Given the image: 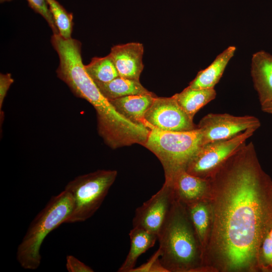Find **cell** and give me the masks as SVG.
Instances as JSON below:
<instances>
[{
  "mask_svg": "<svg viewBox=\"0 0 272 272\" xmlns=\"http://www.w3.org/2000/svg\"><path fill=\"white\" fill-rule=\"evenodd\" d=\"M160 252L158 249L147 262L135 267L131 272H167L160 261Z\"/></svg>",
  "mask_w": 272,
  "mask_h": 272,
  "instance_id": "cell-22",
  "label": "cell"
},
{
  "mask_svg": "<svg viewBox=\"0 0 272 272\" xmlns=\"http://www.w3.org/2000/svg\"><path fill=\"white\" fill-rule=\"evenodd\" d=\"M14 80L10 73L1 74L0 75V111L2 114V108L5 98L11 85Z\"/></svg>",
  "mask_w": 272,
  "mask_h": 272,
  "instance_id": "cell-24",
  "label": "cell"
},
{
  "mask_svg": "<svg viewBox=\"0 0 272 272\" xmlns=\"http://www.w3.org/2000/svg\"><path fill=\"white\" fill-rule=\"evenodd\" d=\"M174 199L171 186L164 182L157 192L135 210L133 227L143 228L158 235Z\"/></svg>",
  "mask_w": 272,
  "mask_h": 272,
  "instance_id": "cell-9",
  "label": "cell"
},
{
  "mask_svg": "<svg viewBox=\"0 0 272 272\" xmlns=\"http://www.w3.org/2000/svg\"><path fill=\"white\" fill-rule=\"evenodd\" d=\"M167 183L171 186L175 197L185 204L205 198L209 186L208 179L192 175L185 170Z\"/></svg>",
  "mask_w": 272,
  "mask_h": 272,
  "instance_id": "cell-12",
  "label": "cell"
},
{
  "mask_svg": "<svg viewBox=\"0 0 272 272\" xmlns=\"http://www.w3.org/2000/svg\"><path fill=\"white\" fill-rule=\"evenodd\" d=\"M66 268L69 272H93V269L75 256L68 255L66 257Z\"/></svg>",
  "mask_w": 272,
  "mask_h": 272,
  "instance_id": "cell-23",
  "label": "cell"
},
{
  "mask_svg": "<svg viewBox=\"0 0 272 272\" xmlns=\"http://www.w3.org/2000/svg\"><path fill=\"white\" fill-rule=\"evenodd\" d=\"M145 125L167 131H186L197 125L180 107L173 97H156L145 115Z\"/></svg>",
  "mask_w": 272,
  "mask_h": 272,
  "instance_id": "cell-7",
  "label": "cell"
},
{
  "mask_svg": "<svg viewBox=\"0 0 272 272\" xmlns=\"http://www.w3.org/2000/svg\"><path fill=\"white\" fill-rule=\"evenodd\" d=\"M261 108L263 112L272 114V102L261 105Z\"/></svg>",
  "mask_w": 272,
  "mask_h": 272,
  "instance_id": "cell-25",
  "label": "cell"
},
{
  "mask_svg": "<svg viewBox=\"0 0 272 272\" xmlns=\"http://www.w3.org/2000/svg\"><path fill=\"white\" fill-rule=\"evenodd\" d=\"M12 0H0V2L1 3H5V2H10Z\"/></svg>",
  "mask_w": 272,
  "mask_h": 272,
  "instance_id": "cell-26",
  "label": "cell"
},
{
  "mask_svg": "<svg viewBox=\"0 0 272 272\" xmlns=\"http://www.w3.org/2000/svg\"><path fill=\"white\" fill-rule=\"evenodd\" d=\"M116 170H98L76 177L65 185L74 200L72 212L65 223L84 222L99 209L115 180Z\"/></svg>",
  "mask_w": 272,
  "mask_h": 272,
  "instance_id": "cell-5",
  "label": "cell"
},
{
  "mask_svg": "<svg viewBox=\"0 0 272 272\" xmlns=\"http://www.w3.org/2000/svg\"><path fill=\"white\" fill-rule=\"evenodd\" d=\"M259 120L251 115L234 116L228 113H209L197 124L202 133V145L232 138L248 128L257 129Z\"/></svg>",
  "mask_w": 272,
  "mask_h": 272,
  "instance_id": "cell-8",
  "label": "cell"
},
{
  "mask_svg": "<svg viewBox=\"0 0 272 272\" xmlns=\"http://www.w3.org/2000/svg\"><path fill=\"white\" fill-rule=\"evenodd\" d=\"M58 30L59 34L65 39L71 38L73 15L69 13L56 0H45Z\"/></svg>",
  "mask_w": 272,
  "mask_h": 272,
  "instance_id": "cell-20",
  "label": "cell"
},
{
  "mask_svg": "<svg viewBox=\"0 0 272 272\" xmlns=\"http://www.w3.org/2000/svg\"><path fill=\"white\" fill-rule=\"evenodd\" d=\"M144 50L143 44L139 42H129L111 48L109 54L120 77L140 81L144 67Z\"/></svg>",
  "mask_w": 272,
  "mask_h": 272,
  "instance_id": "cell-10",
  "label": "cell"
},
{
  "mask_svg": "<svg viewBox=\"0 0 272 272\" xmlns=\"http://www.w3.org/2000/svg\"><path fill=\"white\" fill-rule=\"evenodd\" d=\"M95 83L101 94L109 101L126 96L151 92L143 87L140 81L125 79L120 76L107 83Z\"/></svg>",
  "mask_w": 272,
  "mask_h": 272,
  "instance_id": "cell-17",
  "label": "cell"
},
{
  "mask_svg": "<svg viewBox=\"0 0 272 272\" xmlns=\"http://www.w3.org/2000/svg\"><path fill=\"white\" fill-rule=\"evenodd\" d=\"M216 95L214 88L193 89L188 86L173 97L184 112L193 119L197 111L214 100Z\"/></svg>",
  "mask_w": 272,
  "mask_h": 272,
  "instance_id": "cell-16",
  "label": "cell"
},
{
  "mask_svg": "<svg viewBox=\"0 0 272 272\" xmlns=\"http://www.w3.org/2000/svg\"><path fill=\"white\" fill-rule=\"evenodd\" d=\"M89 76L95 82L107 83L119 77L112 59L109 54L104 57H95L85 65Z\"/></svg>",
  "mask_w": 272,
  "mask_h": 272,
  "instance_id": "cell-19",
  "label": "cell"
},
{
  "mask_svg": "<svg viewBox=\"0 0 272 272\" xmlns=\"http://www.w3.org/2000/svg\"><path fill=\"white\" fill-rule=\"evenodd\" d=\"M256 130L248 128L232 138L202 145L189 162L186 171L208 179Z\"/></svg>",
  "mask_w": 272,
  "mask_h": 272,
  "instance_id": "cell-6",
  "label": "cell"
},
{
  "mask_svg": "<svg viewBox=\"0 0 272 272\" xmlns=\"http://www.w3.org/2000/svg\"><path fill=\"white\" fill-rule=\"evenodd\" d=\"M156 97L151 92L126 96L109 100V102L116 110L126 119L134 123L145 125V115Z\"/></svg>",
  "mask_w": 272,
  "mask_h": 272,
  "instance_id": "cell-13",
  "label": "cell"
},
{
  "mask_svg": "<svg viewBox=\"0 0 272 272\" xmlns=\"http://www.w3.org/2000/svg\"><path fill=\"white\" fill-rule=\"evenodd\" d=\"M143 146L154 153L163 167L165 182L186 171L187 165L202 146L198 128L186 131H167L151 127Z\"/></svg>",
  "mask_w": 272,
  "mask_h": 272,
  "instance_id": "cell-4",
  "label": "cell"
},
{
  "mask_svg": "<svg viewBox=\"0 0 272 272\" xmlns=\"http://www.w3.org/2000/svg\"><path fill=\"white\" fill-rule=\"evenodd\" d=\"M74 200L72 194L64 189L51 197L44 208L30 224L18 246L16 257L20 265L30 270L37 269L41 263L40 250L46 236L69 217Z\"/></svg>",
  "mask_w": 272,
  "mask_h": 272,
  "instance_id": "cell-3",
  "label": "cell"
},
{
  "mask_svg": "<svg viewBox=\"0 0 272 272\" xmlns=\"http://www.w3.org/2000/svg\"><path fill=\"white\" fill-rule=\"evenodd\" d=\"M185 205L201 245L203 252L207 244L211 226V216L209 204L208 200L204 198Z\"/></svg>",
  "mask_w": 272,
  "mask_h": 272,
  "instance_id": "cell-18",
  "label": "cell"
},
{
  "mask_svg": "<svg viewBox=\"0 0 272 272\" xmlns=\"http://www.w3.org/2000/svg\"><path fill=\"white\" fill-rule=\"evenodd\" d=\"M158 240L160 261L167 272H205L202 247L186 205L175 196Z\"/></svg>",
  "mask_w": 272,
  "mask_h": 272,
  "instance_id": "cell-2",
  "label": "cell"
},
{
  "mask_svg": "<svg viewBox=\"0 0 272 272\" xmlns=\"http://www.w3.org/2000/svg\"><path fill=\"white\" fill-rule=\"evenodd\" d=\"M251 75L261 106L272 102V55L263 50L254 53Z\"/></svg>",
  "mask_w": 272,
  "mask_h": 272,
  "instance_id": "cell-11",
  "label": "cell"
},
{
  "mask_svg": "<svg viewBox=\"0 0 272 272\" xmlns=\"http://www.w3.org/2000/svg\"><path fill=\"white\" fill-rule=\"evenodd\" d=\"M208 179L205 271H260V247L272 227V179L252 142L244 143Z\"/></svg>",
  "mask_w": 272,
  "mask_h": 272,
  "instance_id": "cell-1",
  "label": "cell"
},
{
  "mask_svg": "<svg viewBox=\"0 0 272 272\" xmlns=\"http://www.w3.org/2000/svg\"><path fill=\"white\" fill-rule=\"evenodd\" d=\"M29 7L40 14L48 23L53 34H58V30L45 0H26Z\"/></svg>",
  "mask_w": 272,
  "mask_h": 272,
  "instance_id": "cell-21",
  "label": "cell"
},
{
  "mask_svg": "<svg viewBox=\"0 0 272 272\" xmlns=\"http://www.w3.org/2000/svg\"><path fill=\"white\" fill-rule=\"evenodd\" d=\"M236 48L230 46L219 54L207 68L200 71L189 83L193 89L214 88L219 82L230 60L234 56Z\"/></svg>",
  "mask_w": 272,
  "mask_h": 272,
  "instance_id": "cell-14",
  "label": "cell"
},
{
  "mask_svg": "<svg viewBox=\"0 0 272 272\" xmlns=\"http://www.w3.org/2000/svg\"><path fill=\"white\" fill-rule=\"evenodd\" d=\"M129 236L130 240L129 250L126 258L118 269L119 272H131L135 267L139 257L154 246L158 235L144 229L133 227Z\"/></svg>",
  "mask_w": 272,
  "mask_h": 272,
  "instance_id": "cell-15",
  "label": "cell"
}]
</instances>
